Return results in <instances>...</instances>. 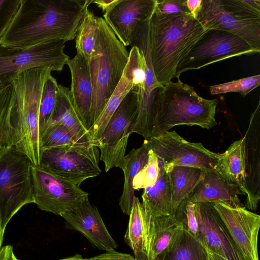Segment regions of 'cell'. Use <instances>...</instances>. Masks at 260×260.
Masks as SVG:
<instances>
[{
  "instance_id": "d590c367",
  "label": "cell",
  "mask_w": 260,
  "mask_h": 260,
  "mask_svg": "<svg viewBox=\"0 0 260 260\" xmlns=\"http://www.w3.org/2000/svg\"><path fill=\"white\" fill-rule=\"evenodd\" d=\"M174 215L182 222L187 232L197 238L199 223L194 203L188 200L183 201L178 207Z\"/></svg>"
},
{
  "instance_id": "b9f144b4",
  "label": "cell",
  "mask_w": 260,
  "mask_h": 260,
  "mask_svg": "<svg viewBox=\"0 0 260 260\" xmlns=\"http://www.w3.org/2000/svg\"><path fill=\"white\" fill-rule=\"evenodd\" d=\"M7 0H0V31L6 16V4Z\"/></svg>"
},
{
  "instance_id": "cb8c5ba5",
  "label": "cell",
  "mask_w": 260,
  "mask_h": 260,
  "mask_svg": "<svg viewBox=\"0 0 260 260\" xmlns=\"http://www.w3.org/2000/svg\"><path fill=\"white\" fill-rule=\"evenodd\" d=\"M245 147L244 136L232 143L224 152L218 153L215 168V172L226 182L238 187L242 193L246 177Z\"/></svg>"
},
{
  "instance_id": "8d00e7d4",
  "label": "cell",
  "mask_w": 260,
  "mask_h": 260,
  "mask_svg": "<svg viewBox=\"0 0 260 260\" xmlns=\"http://www.w3.org/2000/svg\"><path fill=\"white\" fill-rule=\"evenodd\" d=\"M186 0H156L155 11L164 14L190 13Z\"/></svg>"
},
{
  "instance_id": "c3c4849f",
  "label": "cell",
  "mask_w": 260,
  "mask_h": 260,
  "mask_svg": "<svg viewBox=\"0 0 260 260\" xmlns=\"http://www.w3.org/2000/svg\"><path fill=\"white\" fill-rule=\"evenodd\" d=\"M147 260H159V257H156L154 258H153V259H149L148 258Z\"/></svg>"
},
{
  "instance_id": "e575fe53",
  "label": "cell",
  "mask_w": 260,
  "mask_h": 260,
  "mask_svg": "<svg viewBox=\"0 0 260 260\" xmlns=\"http://www.w3.org/2000/svg\"><path fill=\"white\" fill-rule=\"evenodd\" d=\"M158 159L155 153L149 149L147 163L133 179L134 189H144L146 187L153 186L158 178Z\"/></svg>"
},
{
  "instance_id": "83f0119b",
  "label": "cell",
  "mask_w": 260,
  "mask_h": 260,
  "mask_svg": "<svg viewBox=\"0 0 260 260\" xmlns=\"http://www.w3.org/2000/svg\"><path fill=\"white\" fill-rule=\"evenodd\" d=\"M134 87L132 77L124 70L118 84L106 106L88 130L91 140L95 146L116 109L125 96Z\"/></svg>"
},
{
  "instance_id": "f35d334b",
  "label": "cell",
  "mask_w": 260,
  "mask_h": 260,
  "mask_svg": "<svg viewBox=\"0 0 260 260\" xmlns=\"http://www.w3.org/2000/svg\"><path fill=\"white\" fill-rule=\"evenodd\" d=\"M202 0H186V5L190 13L196 18L200 9Z\"/></svg>"
},
{
  "instance_id": "d6a6232c",
  "label": "cell",
  "mask_w": 260,
  "mask_h": 260,
  "mask_svg": "<svg viewBox=\"0 0 260 260\" xmlns=\"http://www.w3.org/2000/svg\"><path fill=\"white\" fill-rule=\"evenodd\" d=\"M81 144L91 143L81 142L68 129L59 124L50 126L42 136L41 140L42 151L45 149Z\"/></svg>"
},
{
  "instance_id": "1f68e13d",
  "label": "cell",
  "mask_w": 260,
  "mask_h": 260,
  "mask_svg": "<svg viewBox=\"0 0 260 260\" xmlns=\"http://www.w3.org/2000/svg\"><path fill=\"white\" fill-rule=\"evenodd\" d=\"M58 85L56 79L51 74L44 85L39 115V131L41 140L51 122L56 103Z\"/></svg>"
},
{
  "instance_id": "e0dca14e",
  "label": "cell",
  "mask_w": 260,
  "mask_h": 260,
  "mask_svg": "<svg viewBox=\"0 0 260 260\" xmlns=\"http://www.w3.org/2000/svg\"><path fill=\"white\" fill-rule=\"evenodd\" d=\"M245 137V207L255 211L260 200V101L251 113Z\"/></svg>"
},
{
  "instance_id": "7402d4cb",
  "label": "cell",
  "mask_w": 260,
  "mask_h": 260,
  "mask_svg": "<svg viewBox=\"0 0 260 260\" xmlns=\"http://www.w3.org/2000/svg\"><path fill=\"white\" fill-rule=\"evenodd\" d=\"M54 124L66 127L81 142L94 145L87 127L74 106L70 90L60 84L58 85L55 105L49 126Z\"/></svg>"
},
{
  "instance_id": "f1b7e54d",
  "label": "cell",
  "mask_w": 260,
  "mask_h": 260,
  "mask_svg": "<svg viewBox=\"0 0 260 260\" xmlns=\"http://www.w3.org/2000/svg\"><path fill=\"white\" fill-rule=\"evenodd\" d=\"M14 100V88L10 83L0 88V149L15 145L16 134L11 121Z\"/></svg>"
},
{
  "instance_id": "f6af8a7d",
  "label": "cell",
  "mask_w": 260,
  "mask_h": 260,
  "mask_svg": "<svg viewBox=\"0 0 260 260\" xmlns=\"http://www.w3.org/2000/svg\"><path fill=\"white\" fill-rule=\"evenodd\" d=\"M8 260H18L14 255L13 249L10 251Z\"/></svg>"
},
{
  "instance_id": "5bb4252c",
  "label": "cell",
  "mask_w": 260,
  "mask_h": 260,
  "mask_svg": "<svg viewBox=\"0 0 260 260\" xmlns=\"http://www.w3.org/2000/svg\"><path fill=\"white\" fill-rule=\"evenodd\" d=\"M194 204L199 223L196 238L207 250L226 260H249L233 240L215 209L213 203Z\"/></svg>"
},
{
  "instance_id": "f546056e",
  "label": "cell",
  "mask_w": 260,
  "mask_h": 260,
  "mask_svg": "<svg viewBox=\"0 0 260 260\" xmlns=\"http://www.w3.org/2000/svg\"><path fill=\"white\" fill-rule=\"evenodd\" d=\"M158 257L159 260H210L207 249L184 228L177 245Z\"/></svg>"
},
{
  "instance_id": "ab89813d",
  "label": "cell",
  "mask_w": 260,
  "mask_h": 260,
  "mask_svg": "<svg viewBox=\"0 0 260 260\" xmlns=\"http://www.w3.org/2000/svg\"><path fill=\"white\" fill-rule=\"evenodd\" d=\"M118 1V0H93L92 3L95 4L105 13Z\"/></svg>"
},
{
  "instance_id": "603a6c76",
  "label": "cell",
  "mask_w": 260,
  "mask_h": 260,
  "mask_svg": "<svg viewBox=\"0 0 260 260\" xmlns=\"http://www.w3.org/2000/svg\"><path fill=\"white\" fill-rule=\"evenodd\" d=\"M158 178L152 186L144 188L142 194L144 211L150 218L173 214L172 190L168 174L158 159Z\"/></svg>"
},
{
  "instance_id": "4dcf8cb0",
  "label": "cell",
  "mask_w": 260,
  "mask_h": 260,
  "mask_svg": "<svg viewBox=\"0 0 260 260\" xmlns=\"http://www.w3.org/2000/svg\"><path fill=\"white\" fill-rule=\"evenodd\" d=\"M97 18L92 12L87 10L75 37L77 53L81 54L88 60L95 46Z\"/></svg>"
},
{
  "instance_id": "8fae6325",
  "label": "cell",
  "mask_w": 260,
  "mask_h": 260,
  "mask_svg": "<svg viewBox=\"0 0 260 260\" xmlns=\"http://www.w3.org/2000/svg\"><path fill=\"white\" fill-rule=\"evenodd\" d=\"M168 171L175 166H189L215 172L218 153L205 148L201 143L189 142L175 131H167L144 140Z\"/></svg>"
},
{
  "instance_id": "836d02e7",
  "label": "cell",
  "mask_w": 260,
  "mask_h": 260,
  "mask_svg": "<svg viewBox=\"0 0 260 260\" xmlns=\"http://www.w3.org/2000/svg\"><path fill=\"white\" fill-rule=\"evenodd\" d=\"M260 84V75L245 77L209 87L210 94L215 95L238 92L245 96Z\"/></svg>"
},
{
  "instance_id": "74e56055",
  "label": "cell",
  "mask_w": 260,
  "mask_h": 260,
  "mask_svg": "<svg viewBox=\"0 0 260 260\" xmlns=\"http://www.w3.org/2000/svg\"><path fill=\"white\" fill-rule=\"evenodd\" d=\"M88 260H137L131 254L117 252L114 250L106 251V252L90 258Z\"/></svg>"
},
{
  "instance_id": "5b68a950",
  "label": "cell",
  "mask_w": 260,
  "mask_h": 260,
  "mask_svg": "<svg viewBox=\"0 0 260 260\" xmlns=\"http://www.w3.org/2000/svg\"><path fill=\"white\" fill-rule=\"evenodd\" d=\"M128 56L125 46L117 39L105 20L98 17L95 46L88 59L93 86L91 126L118 84Z\"/></svg>"
},
{
  "instance_id": "bcb514c9",
  "label": "cell",
  "mask_w": 260,
  "mask_h": 260,
  "mask_svg": "<svg viewBox=\"0 0 260 260\" xmlns=\"http://www.w3.org/2000/svg\"><path fill=\"white\" fill-rule=\"evenodd\" d=\"M4 235V234H3L2 233V232L1 227V223H0V249L2 248L1 247V245H2V244L3 241Z\"/></svg>"
},
{
  "instance_id": "2e32d148",
  "label": "cell",
  "mask_w": 260,
  "mask_h": 260,
  "mask_svg": "<svg viewBox=\"0 0 260 260\" xmlns=\"http://www.w3.org/2000/svg\"><path fill=\"white\" fill-rule=\"evenodd\" d=\"M156 4V0H118L104 13V19L123 45L130 46L135 29L150 19Z\"/></svg>"
},
{
  "instance_id": "9c48e42d",
  "label": "cell",
  "mask_w": 260,
  "mask_h": 260,
  "mask_svg": "<svg viewBox=\"0 0 260 260\" xmlns=\"http://www.w3.org/2000/svg\"><path fill=\"white\" fill-rule=\"evenodd\" d=\"M34 203L61 216L80 207L88 193L79 185L40 166H31Z\"/></svg>"
},
{
  "instance_id": "484cf974",
  "label": "cell",
  "mask_w": 260,
  "mask_h": 260,
  "mask_svg": "<svg viewBox=\"0 0 260 260\" xmlns=\"http://www.w3.org/2000/svg\"><path fill=\"white\" fill-rule=\"evenodd\" d=\"M148 224L145 212L139 199L135 197L124 240L137 260H147Z\"/></svg>"
},
{
  "instance_id": "7dc6e473",
  "label": "cell",
  "mask_w": 260,
  "mask_h": 260,
  "mask_svg": "<svg viewBox=\"0 0 260 260\" xmlns=\"http://www.w3.org/2000/svg\"><path fill=\"white\" fill-rule=\"evenodd\" d=\"M7 83H3L0 82V88L3 87L5 85H6Z\"/></svg>"
},
{
  "instance_id": "d4e9b609",
  "label": "cell",
  "mask_w": 260,
  "mask_h": 260,
  "mask_svg": "<svg viewBox=\"0 0 260 260\" xmlns=\"http://www.w3.org/2000/svg\"><path fill=\"white\" fill-rule=\"evenodd\" d=\"M204 171L189 166H175L166 171L171 190L173 214L180 205L188 199L204 177Z\"/></svg>"
},
{
  "instance_id": "6da1fadb",
  "label": "cell",
  "mask_w": 260,
  "mask_h": 260,
  "mask_svg": "<svg viewBox=\"0 0 260 260\" xmlns=\"http://www.w3.org/2000/svg\"><path fill=\"white\" fill-rule=\"evenodd\" d=\"M92 1H10L0 44L25 48L55 40L72 41Z\"/></svg>"
},
{
  "instance_id": "60d3db41",
  "label": "cell",
  "mask_w": 260,
  "mask_h": 260,
  "mask_svg": "<svg viewBox=\"0 0 260 260\" xmlns=\"http://www.w3.org/2000/svg\"><path fill=\"white\" fill-rule=\"evenodd\" d=\"M13 249L11 245H6L0 249V260H8L11 250Z\"/></svg>"
},
{
  "instance_id": "30bf717a",
  "label": "cell",
  "mask_w": 260,
  "mask_h": 260,
  "mask_svg": "<svg viewBox=\"0 0 260 260\" xmlns=\"http://www.w3.org/2000/svg\"><path fill=\"white\" fill-rule=\"evenodd\" d=\"M65 42L49 41L19 48L0 44V82L9 83L14 75L32 68H47L60 72L70 59L63 51Z\"/></svg>"
},
{
  "instance_id": "ac0fdd59",
  "label": "cell",
  "mask_w": 260,
  "mask_h": 260,
  "mask_svg": "<svg viewBox=\"0 0 260 260\" xmlns=\"http://www.w3.org/2000/svg\"><path fill=\"white\" fill-rule=\"evenodd\" d=\"M67 229L81 233L90 243L100 250H114L117 243L107 229L97 209L86 198L78 208L61 215Z\"/></svg>"
},
{
  "instance_id": "277c9868",
  "label": "cell",
  "mask_w": 260,
  "mask_h": 260,
  "mask_svg": "<svg viewBox=\"0 0 260 260\" xmlns=\"http://www.w3.org/2000/svg\"><path fill=\"white\" fill-rule=\"evenodd\" d=\"M51 72L47 68H32L19 73L9 81L15 93L11 114L16 134L14 147L36 166L40 165L42 152L39 131L41 100L45 82Z\"/></svg>"
},
{
  "instance_id": "4316f807",
  "label": "cell",
  "mask_w": 260,
  "mask_h": 260,
  "mask_svg": "<svg viewBox=\"0 0 260 260\" xmlns=\"http://www.w3.org/2000/svg\"><path fill=\"white\" fill-rule=\"evenodd\" d=\"M149 150L146 143L143 142L139 148L132 149L125 155V166L122 170L124 181L119 204L122 212L126 215H130L136 197L133 187V179L147 163Z\"/></svg>"
},
{
  "instance_id": "ba28073f",
  "label": "cell",
  "mask_w": 260,
  "mask_h": 260,
  "mask_svg": "<svg viewBox=\"0 0 260 260\" xmlns=\"http://www.w3.org/2000/svg\"><path fill=\"white\" fill-rule=\"evenodd\" d=\"M138 109V91L134 87L125 96L96 143L106 172L114 167L124 168L128 140L132 134Z\"/></svg>"
},
{
  "instance_id": "44dd1931",
  "label": "cell",
  "mask_w": 260,
  "mask_h": 260,
  "mask_svg": "<svg viewBox=\"0 0 260 260\" xmlns=\"http://www.w3.org/2000/svg\"><path fill=\"white\" fill-rule=\"evenodd\" d=\"M239 195H244L240 189L217 173L204 171L203 178L187 200L194 203L223 202L233 207L243 206Z\"/></svg>"
},
{
  "instance_id": "7bdbcfd3",
  "label": "cell",
  "mask_w": 260,
  "mask_h": 260,
  "mask_svg": "<svg viewBox=\"0 0 260 260\" xmlns=\"http://www.w3.org/2000/svg\"><path fill=\"white\" fill-rule=\"evenodd\" d=\"M210 260H226L221 256L208 250Z\"/></svg>"
},
{
  "instance_id": "ffe728a7",
  "label": "cell",
  "mask_w": 260,
  "mask_h": 260,
  "mask_svg": "<svg viewBox=\"0 0 260 260\" xmlns=\"http://www.w3.org/2000/svg\"><path fill=\"white\" fill-rule=\"evenodd\" d=\"M148 224V258L153 259L171 250L180 240L184 231L182 222L175 215L150 218Z\"/></svg>"
},
{
  "instance_id": "ee69618b",
  "label": "cell",
  "mask_w": 260,
  "mask_h": 260,
  "mask_svg": "<svg viewBox=\"0 0 260 260\" xmlns=\"http://www.w3.org/2000/svg\"><path fill=\"white\" fill-rule=\"evenodd\" d=\"M58 260H88V258H84L81 255L79 254H76L74 256Z\"/></svg>"
},
{
  "instance_id": "d6986e66",
  "label": "cell",
  "mask_w": 260,
  "mask_h": 260,
  "mask_svg": "<svg viewBox=\"0 0 260 260\" xmlns=\"http://www.w3.org/2000/svg\"><path fill=\"white\" fill-rule=\"evenodd\" d=\"M67 64L71 74V94L74 106L88 129L90 128V110L93 86L88 60L77 53Z\"/></svg>"
},
{
  "instance_id": "7c38bea8",
  "label": "cell",
  "mask_w": 260,
  "mask_h": 260,
  "mask_svg": "<svg viewBox=\"0 0 260 260\" xmlns=\"http://www.w3.org/2000/svg\"><path fill=\"white\" fill-rule=\"evenodd\" d=\"M98 147L92 144L42 150L40 165L80 186L101 173Z\"/></svg>"
},
{
  "instance_id": "52a82bcc",
  "label": "cell",
  "mask_w": 260,
  "mask_h": 260,
  "mask_svg": "<svg viewBox=\"0 0 260 260\" xmlns=\"http://www.w3.org/2000/svg\"><path fill=\"white\" fill-rule=\"evenodd\" d=\"M30 160L14 146L0 149V223L4 234L13 216L34 203Z\"/></svg>"
},
{
  "instance_id": "3957f363",
  "label": "cell",
  "mask_w": 260,
  "mask_h": 260,
  "mask_svg": "<svg viewBox=\"0 0 260 260\" xmlns=\"http://www.w3.org/2000/svg\"><path fill=\"white\" fill-rule=\"evenodd\" d=\"M216 99L200 96L193 87L170 81L155 93L150 138L169 131L173 127L197 125L210 129L217 124L215 119Z\"/></svg>"
},
{
  "instance_id": "9a60e30c",
  "label": "cell",
  "mask_w": 260,
  "mask_h": 260,
  "mask_svg": "<svg viewBox=\"0 0 260 260\" xmlns=\"http://www.w3.org/2000/svg\"><path fill=\"white\" fill-rule=\"evenodd\" d=\"M213 205L240 251L249 260H258L257 238L260 216L244 206L233 207L223 202Z\"/></svg>"
},
{
  "instance_id": "8992f818",
  "label": "cell",
  "mask_w": 260,
  "mask_h": 260,
  "mask_svg": "<svg viewBox=\"0 0 260 260\" xmlns=\"http://www.w3.org/2000/svg\"><path fill=\"white\" fill-rule=\"evenodd\" d=\"M196 19L206 30L233 34L260 52V1L202 0Z\"/></svg>"
},
{
  "instance_id": "4fadbf2b",
  "label": "cell",
  "mask_w": 260,
  "mask_h": 260,
  "mask_svg": "<svg viewBox=\"0 0 260 260\" xmlns=\"http://www.w3.org/2000/svg\"><path fill=\"white\" fill-rule=\"evenodd\" d=\"M245 41L233 34L208 29L179 64L176 77L193 70L242 55L258 54Z\"/></svg>"
},
{
  "instance_id": "7a4b0ae2",
  "label": "cell",
  "mask_w": 260,
  "mask_h": 260,
  "mask_svg": "<svg viewBox=\"0 0 260 260\" xmlns=\"http://www.w3.org/2000/svg\"><path fill=\"white\" fill-rule=\"evenodd\" d=\"M206 30L190 13L154 10L150 20V50L153 72L161 85L176 77L179 64Z\"/></svg>"
}]
</instances>
